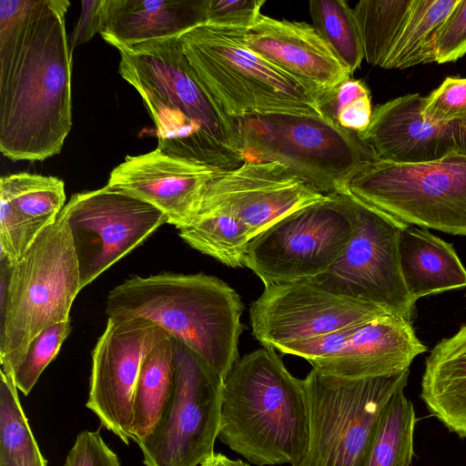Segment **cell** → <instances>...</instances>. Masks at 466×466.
<instances>
[{"label": "cell", "instance_id": "6da1fadb", "mask_svg": "<svg viewBox=\"0 0 466 466\" xmlns=\"http://www.w3.org/2000/svg\"><path fill=\"white\" fill-rule=\"evenodd\" d=\"M67 0H0V151L11 160L60 153L72 127Z\"/></svg>", "mask_w": 466, "mask_h": 466}, {"label": "cell", "instance_id": "7a4b0ae2", "mask_svg": "<svg viewBox=\"0 0 466 466\" xmlns=\"http://www.w3.org/2000/svg\"><path fill=\"white\" fill-rule=\"evenodd\" d=\"M117 50L118 73L142 97L156 126L157 149L221 170L243 164L238 119L200 79L179 37Z\"/></svg>", "mask_w": 466, "mask_h": 466}, {"label": "cell", "instance_id": "3957f363", "mask_svg": "<svg viewBox=\"0 0 466 466\" xmlns=\"http://www.w3.org/2000/svg\"><path fill=\"white\" fill-rule=\"evenodd\" d=\"M309 435L304 380L286 369L274 349L239 358L223 381L219 441L256 466H294Z\"/></svg>", "mask_w": 466, "mask_h": 466}, {"label": "cell", "instance_id": "277c9868", "mask_svg": "<svg viewBox=\"0 0 466 466\" xmlns=\"http://www.w3.org/2000/svg\"><path fill=\"white\" fill-rule=\"evenodd\" d=\"M239 295L214 276H134L109 291L107 318L147 319L198 354L223 380L238 358Z\"/></svg>", "mask_w": 466, "mask_h": 466}, {"label": "cell", "instance_id": "5b68a950", "mask_svg": "<svg viewBox=\"0 0 466 466\" xmlns=\"http://www.w3.org/2000/svg\"><path fill=\"white\" fill-rule=\"evenodd\" d=\"M0 266V362L1 370L10 374L40 332L69 319L81 290L64 215L60 212L13 266Z\"/></svg>", "mask_w": 466, "mask_h": 466}, {"label": "cell", "instance_id": "8992f818", "mask_svg": "<svg viewBox=\"0 0 466 466\" xmlns=\"http://www.w3.org/2000/svg\"><path fill=\"white\" fill-rule=\"evenodd\" d=\"M245 31L201 25L179 36L188 61L225 113L235 119L278 113L322 116L317 92L248 49Z\"/></svg>", "mask_w": 466, "mask_h": 466}, {"label": "cell", "instance_id": "52a82bcc", "mask_svg": "<svg viewBox=\"0 0 466 466\" xmlns=\"http://www.w3.org/2000/svg\"><path fill=\"white\" fill-rule=\"evenodd\" d=\"M244 162H279L323 195L348 191L352 177L378 159L360 136L327 118L278 113L238 119Z\"/></svg>", "mask_w": 466, "mask_h": 466}, {"label": "cell", "instance_id": "ba28073f", "mask_svg": "<svg viewBox=\"0 0 466 466\" xmlns=\"http://www.w3.org/2000/svg\"><path fill=\"white\" fill-rule=\"evenodd\" d=\"M348 191L405 224L466 238V155L415 164L377 159Z\"/></svg>", "mask_w": 466, "mask_h": 466}, {"label": "cell", "instance_id": "9c48e42d", "mask_svg": "<svg viewBox=\"0 0 466 466\" xmlns=\"http://www.w3.org/2000/svg\"><path fill=\"white\" fill-rule=\"evenodd\" d=\"M410 370L362 380L322 374L304 379L309 435L306 453L294 466H358L390 400L404 390Z\"/></svg>", "mask_w": 466, "mask_h": 466}, {"label": "cell", "instance_id": "30bf717a", "mask_svg": "<svg viewBox=\"0 0 466 466\" xmlns=\"http://www.w3.org/2000/svg\"><path fill=\"white\" fill-rule=\"evenodd\" d=\"M354 223V232L338 259L309 279L337 295L367 302L412 322L416 303L400 267L399 235L405 223L357 198L339 193Z\"/></svg>", "mask_w": 466, "mask_h": 466}, {"label": "cell", "instance_id": "8fae6325", "mask_svg": "<svg viewBox=\"0 0 466 466\" xmlns=\"http://www.w3.org/2000/svg\"><path fill=\"white\" fill-rule=\"evenodd\" d=\"M354 232L339 193L282 217L248 243L244 266L264 286L309 280L327 271Z\"/></svg>", "mask_w": 466, "mask_h": 466}, {"label": "cell", "instance_id": "7c38bea8", "mask_svg": "<svg viewBox=\"0 0 466 466\" xmlns=\"http://www.w3.org/2000/svg\"><path fill=\"white\" fill-rule=\"evenodd\" d=\"M171 339L172 394L151 433L137 445L146 466H198L215 453L224 380L187 346Z\"/></svg>", "mask_w": 466, "mask_h": 466}, {"label": "cell", "instance_id": "4fadbf2b", "mask_svg": "<svg viewBox=\"0 0 466 466\" xmlns=\"http://www.w3.org/2000/svg\"><path fill=\"white\" fill-rule=\"evenodd\" d=\"M61 213L71 233L81 289L168 223L151 204L108 185L73 195Z\"/></svg>", "mask_w": 466, "mask_h": 466}, {"label": "cell", "instance_id": "5bb4252c", "mask_svg": "<svg viewBox=\"0 0 466 466\" xmlns=\"http://www.w3.org/2000/svg\"><path fill=\"white\" fill-rule=\"evenodd\" d=\"M426 350L412 322L390 314L279 350L307 360L322 374L349 380L400 373Z\"/></svg>", "mask_w": 466, "mask_h": 466}, {"label": "cell", "instance_id": "9a60e30c", "mask_svg": "<svg viewBox=\"0 0 466 466\" xmlns=\"http://www.w3.org/2000/svg\"><path fill=\"white\" fill-rule=\"evenodd\" d=\"M388 314L310 280L265 286L249 309L253 336L266 348L319 338Z\"/></svg>", "mask_w": 466, "mask_h": 466}, {"label": "cell", "instance_id": "2e32d148", "mask_svg": "<svg viewBox=\"0 0 466 466\" xmlns=\"http://www.w3.org/2000/svg\"><path fill=\"white\" fill-rule=\"evenodd\" d=\"M168 335L140 317L107 318L92 352L86 407L106 430L129 444L135 389L150 350Z\"/></svg>", "mask_w": 466, "mask_h": 466}, {"label": "cell", "instance_id": "e0dca14e", "mask_svg": "<svg viewBox=\"0 0 466 466\" xmlns=\"http://www.w3.org/2000/svg\"><path fill=\"white\" fill-rule=\"evenodd\" d=\"M325 197L283 164L244 162L208 181L197 210L235 218L252 239L282 217Z\"/></svg>", "mask_w": 466, "mask_h": 466}, {"label": "cell", "instance_id": "ac0fdd59", "mask_svg": "<svg viewBox=\"0 0 466 466\" xmlns=\"http://www.w3.org/2000/svg\"><path fill=\"white\" fill-rule=\"evenodd\" d=\"M423 96L408 94L378 105L367 129L358 134L378 159L425 163L466 155V118L431 122L421 115Z\"/></svg>", "mask_w": 466, "mask_h": 466}, {"label": "cell", "instance_id": "d6986e66", "mask_svg": "<svg viewBox=\"0 0 466 466\" xmlns=\"http://www.w3.org/2000/svg\"><path fill=\"white\" fill-rule=\"evenodd\" d=\"M220 171L156 148L127 156L111 171L106 185L151 204L178 229L190 222L206 184Z\"/></svg>", "mask_w": 466, "mask_h": 466}, {"label": "cell", "instance_id": "ffe728a7", "mask_svg": "<svg viewBox=\"0 0 466 466\" xmlns=\"http://www.w3.org/2000/svg\"><path fill=\"white\" fill-rule=\"evenodd\" d=\"M245 46L279 69L305 83L317 94L350 78L313 25L261 15L243 34Z\"/></svg>", "mask_w": 466, "mask_h": 466}, {"label": "cell", "instance_id": "44dd1931", "mask_svg": "<svg viewBox=\"0 0 466 466\" xmlns=\"http://www.w3.org/2000/svg\"><path fill=\"white\" fill-rule=\"evenodd\" d=\"M206 0H103L99 35L116 49L179 37L205 25Z\"/></svg>", "mask_w": 466, "mask_h": 466}, {"label": "cell", "instance_id": "7402d4cb", "mask_svg": "<svg viewBox=\"0 0 466 466\" xmlns=\"http://www.w3.org/2000/svg\"><path fill=\"white\" fill-rule=\"evenodd\" d=\"M420 397L449 431L466 438V325L426 358Z\"/></svg>", "mask_w": 466, "mask_h": 466}, {"label": "cell", "instance_id": "603a6c76", "mask_svg": "<svg viewBox=\"0 0 466 466\" xmlns=\"http://www.w3.org/2000/svg\"><path fill=\"white\" fill-rule=\"evenodd\" d=\"M398 248L401 275L415 303L422 297L466 287V269L453 246L428 228L405 224Z\"/></svg>", "mask_w": 466, "mask_h": 466}, {"label": "cell", "instance_id": "cb8c5ba5", "mask_svg": "<svg viewBox=\"0 0 466 466\" xmlns=\"http://www.w3.org/2000/svg\"><path fill=\"white\" fill-rule=\"evenodd\" d=\"M175 360L171 336L160 340L146 357L137 378L132 405L130 439L138 443L147 437L172 394Z\"/></svg>", "mask_w": 466, "mask_h": 466}, {"label": "cell", "instance_id": "d4e9b609", "mask_svg": "<svg viewBox=\"0 0 466 466\" xmlns=\"http://www.w3.org/2000/svg\"><path fill=\"white\" fill-rule=\"evenodd\" d=\"M0 199L11 207L35 240L66 206L65 183L56 177L27 172L3 176Z\"/></svg>", "mask_w": 466, "mask_h": 466}, {"label": "cell", "instance_id": "484cf974", "mask_svg": "<svg viewBox=\"0 0 466 466\" xmlns=\"http://www.w3.org/2000/svg\"><path fill=\"white\" fill-rule=\"evenodd\" d=\"M415 426L413 403L400 390L384 409L358 466H410Z\"/></svg>", "mask_w": 466, "mask_h": 466}, {"label": "cell", "instance_id": "4316f807", "mask_svg": "<svg viewBox=\"0 0 466 466\" xmlns=\"http://www.w3.org/2000/svg\"><path fill=\"white\" fill-rule=\"evenodd\" d=\"M178 234L191 248L228 267H245L251 238L244 225L228 214L198 209L190 222L178 228Z\"/></svg>", "mask_w": 466, "mask_h": 466}, {"label": "cell", "instance_id": "83f0119b", "mask_svg": "<svg viewBox=\"0 0 466 466\" xmlns=\"http://www.w3.org/2000/svg\"><path fill=\"white\" fill-rule=\"evenodd\" d=\"M458 0H414L405 26L382 68L405 69L432 63L434 38Z\"/></svg>", "mask_w": 466, "mask_h": 466}, {"label": "cell", "instance_id": "f1b7e54d", "mask_svg": "<svg viewBox=\"0 0 466 466\" xmlns=\"http://www.w3.org/2000/svg\"><path fill=\"white\" fill-rule=\"evenodd\" d=\"M413 5L414 0H363L352 8L367 63L383 66Z\"/></svg>", "mask_w": 466, "mask_h": 466}, {"label": "cell", "instance_id": "f546056e", "mask_svg": "<svg viewBox=\"0 0 466 466\" xmlns=\"http://www.w3.org/2000/svg\"><path fill=\"white\" fill-rule=\"evenodd\" d=\"M0 466H47L12 377L0 370Z\"/></svg>", "mask_w": 466, "mask_h": 466}, {"label": "cell", "instance_id": "4dcf8cb0", "mask_svg": "<svg viewBox=\"0 0 466 466\" xmlns=\"http://www.w3.org/2000/svg\"><path fill=\"white\" fill-rule=\"evenodd\" d=\"M309 12L316 32L352 75L364 59L352 8L343 0H312Z\"/></svg>", "mask_w": 466, "mask_h": 466}, {"label": "cell", "instance_id": "1f68e13d", "mask_svg": "<svg viewBox=\"0 0 466 466\" xmlns=\"http://www.w3.org/2000/svg\"><path fill=\"white\" fill-rule=\"evenodd\" d=\"M317 96L322 116L338 127L357 134L369 127L373 109L370 90L363 81L350 77Z\"/></svg>", "mask_w": 466, "mask_h": 466}, {"label": "cell", "instance_id": "d6a6232c", "mask_svg": "<svg viewBox=\"0 0 466 466\" xmlns=\"http://www.w3.org/2000/svg\"><path fill=\"white\" fill-rule=\"evenodd\" d=\"M71 331L70 319L46 328L28 345L27 350L10 375L24 395H28L47 365L58 354Z\"/></svg>", "mask_w": 466, "mask_h": 466}, {"label": "cell", "instance_id": "836d02e7", "mask_svg": "<svg viewBox=\"0 0 466 466\" xmlns=\"http://www.w3.org/2000/svg\"><path fill=\"white\" fill-rule=\"evenodd\" d=\"M421 115L431 122L466 118V78L446 77L429 96H423Z\"/></svg>", "mask_w": 466, "mask_h": 466}, {"label": "cell", "instance_id": "e575fe53", "mask_svg": "<svg viewBox=\"0 0 466 466\" xmlns=\"http://www.w3.org/2000/svg\"><path fill=\"white\" fill-rule=\"evenodd\" d=\"M466 55V0H458L439 29L432 46L431 59L438 64L455 62Z\"/></svg>", "mask_w": 466, "mask_h": 466}, {"label": "cell", "instance_id": "d590c367", "mask_svg": "<svg viewBox=\"0 0 466 466\" xmlns=\"http://www.w3.org/2000/svg\"><path fill=\"white\" fill-rule=\"evenodd\" d=\"M264 0H206L205 25L247 30L259 18Z\"/></svg>", "mask_w": 466, "mask_h": 466}, {"label": "cell", "instance_id": "8d00e7d4", "mask_svg": "<svg viewBox=\"0 0 466 466\" xmlns=\"http://www.w3.org/2000/svg\"><path fill=\"white\" fill-rule=\"evenodd\" d=\"M64 466H121L117 455L104 441L99 431H83L68 452Z\"/></svg>", "mask_w": 466, "mask_h": 466}, {"label": "cell", "instance_id": "74e56055", "mask_svg": "<svg viewBox=\"0 0 466 466\" xmlns=\"http://www.w3.org/2000/svg\"><path fill=\"white\" fill-rule=\"evenodd\" d=\"M103 0H85L81 2V13L72 35V48L81 46L96 34L102 26Z\"/></svg>", "mask_w": 466, "mask_h": 466}, {"label": "cell", "instance_id": "f35d334b", "mask_svg": "<svg viewBox=\"0 0 466 466\" xmlns=\"http://www.w3.org/2000/svg\"><path fill=\"white\" fill-rule=\"evenodd\" d=\"M200 466H249V464L242 460H233L220 452H215L206 459Z\"/></svg>", "mask_w": 466, "mask_h": 466}]
</instances>
